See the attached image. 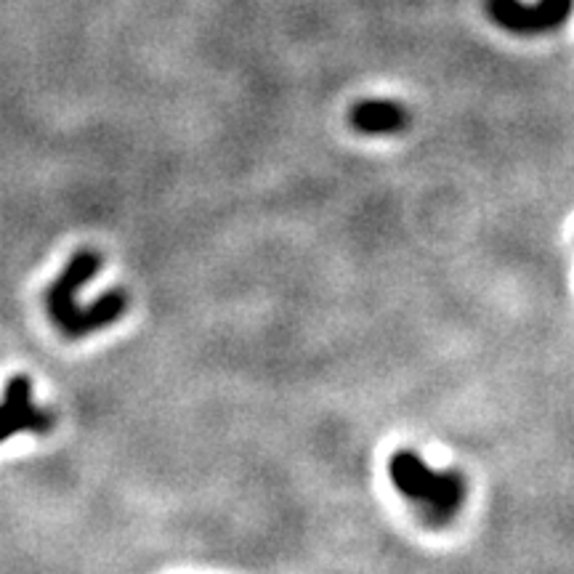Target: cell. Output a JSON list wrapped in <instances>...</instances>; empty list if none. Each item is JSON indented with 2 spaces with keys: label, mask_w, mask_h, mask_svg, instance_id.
Returning <instances> with one entry per match:
<instances>
[{
  "label": "cell",
  "mask_w": 574,
  "mask_h": 574,
  "mask_svg": "<svg viewBox=\"0 0 574 574\" xmlns=\"http://www.w3.org/2000/svg\"><path fill=\"white\" fill-rule=\"evenodd\" d=\"M101 264H104V258H101L99 250L83 248L70 258V264L64 266V272L51 282V287L46 290V311L56 330H62L67 325V319L75 314V309H78L75 295L94 280Z\"/></svg>",
  "instance_id": "277c9868"
},
{
  "label": "cell",
  "mask_w": 574,
  "mask_h": 574,
  "mask_svg": "<svg viewBox=\"0 0 574 574\" xmlns=\"http://www.w3.org/2000/svg\"><path fill=\"white\" fill-rule=\"evenodd\" d=\"M388 476L396 492L418 505L428 524H450L466 500V479L455 471H434L410 450H399L388 460Z\"/></svg>",
  "instance_id": "6da1fadb"
},
{
  "label": "cell",
  "mask_w": 574,
  "mask_h": 574,
  "mask_svg": "<svg viewBox=\"0 0 574 574\" xmlns=\"http://www.w3.org/2000/svg\"><path fill=\"white\" fill-rule=\"evenodd\" d=\"M349 120L365 136H391L410 125V112L391 99H365L354 104Z\"/></svg>",
  "instance_id": "8992f818"
},
{
  "label": "cell",
  "mask_w": 574,
  "mask_h": 574,
  "mask_svg": "<svg viewBox=\"0 0 574 574\" xmlns=\"http://www.w3.org/2000/svg\"><path fill=\"white\" fill-rule=\"evenodd\" d=\"M128 293L120 290V287H112L107 293L96 295L94 301L83 306V309H75L70 319H67V325L59 330L64 338H70V341H78V338H86V335H94L104 327H112L117 319L123 317L125 311H128Z\"/></svg>",
  "instance_id": "5b68a950"
},
{
  "label": "cell",
  "mask_w": 574,
  "mask_h": 574,
  "mask_svg": "<svg viewBox=\"0 0 574 574\" xmlns=\"http://www.w3.org/2000/svg\"><path fill=\"white\" fill-rule=\"evenodd\" d=\"M51 431H54V412L35 407L30 375H14L0 399V444L16 434H51Z\"/></svg>",
  "instance_id": "3957f363"
},
{
  "label": "cell",
  "mask_w": 574,
  "mask_h": 574,
  "mask_svg": "<svg viewBox=\"0 0 574 574\" xmlns=\"http://www.w3.org/2000/svg\"><path fill=\"white\" fill-rule=\"evenodd\" d=\"M484 11L500 30L511 35H543L567 24L574 0H537L527 6L524 0H484Z\"/></svg>",
  "instance_id": "7a4b0ae2"
}]
</instances>
